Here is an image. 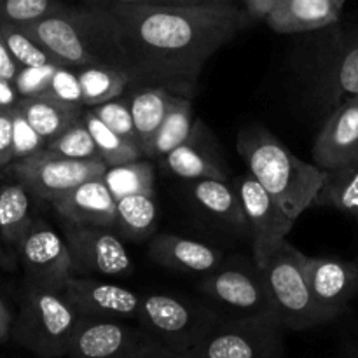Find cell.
<instances>
[{"mask_svg":"<svg viewBox=\"0 0 358 358\" xmlns=\"http://www.w3.org/2000/svg\"><path fill=\"white\" fill-rule=\"evenodd\" d=\"M283 325L275 317H222L191 350L196 358H282Z\"/></svg>","mask_w":358,"mask_h":358,"instance_id":"7","label":"cell"},{"mask_svg":"<svg viewBox=\"0 0 358 358\" xmlns=\"http://www.w3.org/2000/svg\"><path fill=\"white\" fill-rule=\"evenodd\" d=\"M101 180L112 192L115 201L131 194H154V166L149 161L135 159L107 166Z\"/></svg>","mask_w":358,"mask_h":358,"instance_id":"29","label":"cell"},{"mask_svg":"<svg viewBox=\"0 0 358 358\" xmlns=\"http://www.w3.org/2000/svg\"><path fill=\"white\" fill-rule=\"evenodd\" d=\"M16 107L48 142L58 136L70 124L79 121L86 110L83 105L63 103V101L45 96L21 98Z\"/></svg>","mask_w":358,"mask_h":358,"instance_id":"24","label":"cell"},{"mask_svg":"<svg viewBox=\"0 0 358 358\" xmlns=\"http://www.w3.org/2000/svg\"><path fill=\"white\" fill-rule=\"evenodd\" d=\"M315 164L331 170L358 161V96L334 108L313 145Z\"/></svg>","mask_w":358,"mask_h":358,"instance_id":"16","label":"cell"},{"mask_svg":"<svg viewBox=\"0 0 358 358\" xmlns=\"http://www.w3.org/2000/svg\"><path fill=\"white\" fill-rule=\"evenodd\" d=\"M63 7L58 0H0V23L24 27L58 13Z\"/></svg>","mask_w":358,"mask_h":358,"instance_id":"33","label":"cell"},{"mask_svg":"<svg viewBox=\"0 0 358 358\" xmlns=\"http://www.w3.org/2000/svg\"><path fill=\"white\" fill-rule=\"evenodd\" d=\"M315 205L332 206L348 213L358 224V161L327 170L324 187L318 192Z\"/></svg>","mask_w":358,"mask_h":358,"instance_id":"25","label":"cell"},{"mask_svg":"<svg viewBox=\"0 0 358 358\" xmlns=\"http://www.w3.org/2000/svg\"><path fill=\"white\" fill-rule=\"evenodd\" d=\"M14 108H0V168L9 166V164L14 161L13 157V110Z\"/></svg>","mask_w":358,"mask_h":358,"instance_id":"39","label":"cell"},{"mask_svg":"<svg viewBox=\"0 0 358 358\" xmlns=\"http://www.w3.org/2000/svg\"><path fill=\"white\" fill-rule=\"evenodd\" d=\"M44 96L63 101V103L83 105L84 107L83 87H80V80H79V76H77V70L69 65L58 66Z\"/></svg>","mask_w":358,"mask_h":358,"instance_id":"37","label":"cell"},{"mask_svg":"<svg viewBox=\"0 0 358 358\" xmlns=\"http://www.w3.org/2000/svg\"><path fill=\"white\" fill-rule=\"evenodd\" d=\"M173 91L163 86H149L135 91L129 98L133 122H135L136 138L143 156H149L150 145L157 129L163 124L171 101L175 98Z\"/></svg>","mask_w":358,"mask_h":358,"instance_id":"22","label":"cell"},{"mask_svg":"<svg viewBox=\"0 0 358 358\" xmlns=\"http://www.w3.org/2000/svg\"><path fill=\"white\" fill-rule=\"evenodd\" d=\"M220 313L206 304L170 294L142 296L136 322L173 352H191L215 325Z\"/></svg>","mask_w":358,"mask_h":358,"instance_id":"6","label":"cell"},{"mask_svg":"<svg viewBox=\"0 0 358 358\" xmlns=\"http://www.w3.org/2000/svg\"><path fill=\"white\" fill-rule=\"evenodd\" d=\"M17 262L24 280L49 289L63 290L73 276L72 257L65 236L52 229L44 219H35L17 248Z\"/></svg>","mask_w":358,"mask_h":358,"instance_id":"12","label":"cell"},{"mask_svg":"<svg viewBox=\"0 0 358 358\" xmlns=\"http://www.w3.org/2000/svg\"><path fill=\"white\" fill-rule=\"evenodd\" d=\"M303 259V252L283 240L264 266L257 268L268 287L280 324L283 329L292 331H304L327 324V318L311 296Z\"/></svg>","mask_w":358,"mask_h":358,"instance_id":"5","label":"cell"},{"mask_svg":"<svg viewBox=\"0 0 358 358\" xmlns=\"http://www.w3.org/2000/svg\"><path fill=\"white\" fill-rule=\"evenodd\" d=\"M80 320L83 315L63 290L24 280L10 343L38 358H63L69 355Z\"/></svg>","mask_w":358,"mask_h":358,"instance_id":"4","label":"cell"},{"mask_svg":"<svg viewBox=\"0 0 358 358\" xmlns=\"http://www.w3.org/2000/svg\"><path fill=\"white\" fill-rule=\"evenodd\" d=\"M194 129L192 122V103L184 94H175L163 124L157 129L150 145L149 157H164L171 150L189 140Z\"/></svg>","mask_w":358,"mask_h":358,"instance_id":"26","label":"cell"},{"mask_svg":"<svg viewBox=\"0 0 358 358\" xmlns=\"http://www.w3.org/2000/svg\"><path fill=\"white\" fill-rule=\"evenodd\" d=\"M66 299L83 317L136 320L142 296L94 276H72L63 287Z\"/></svg>","mask_w":358,"mask_h":358,"instance_id":"14","label":"cell"},{"mask_svg":"<svg viewBox=\"0 0 358 358\" xmlns=\"http://www.w3.org/2000/svg\"><path fill=\"white\" fill-rule=\"evenodd\" d=\"M157 203L154 194H131L117 199V224L129 240H145L156 231Z\"/></svg>","mask_w":358,"mask_h":358,"instance_id":"28","label":"cell"},{"mask_svg":"<svg viewBox=\"0 0 358 358\" xmlns=\"http://www.w3.org/2000/svg\"><path fill=\"white\" fill-rule=\"evenodd\" d=\"M90 7H100V9H114V7L128 6H175V3H185L182 0H84Z\"/></svg>","mask_w":358,"mask_h":358,"instance_id":"40","label":"cell"},{"mask_svg":"<svg viewBox=\"0 0 358 358\" xmlns=\"http://www.w3.org/2000/svg\"><path fill=\"white\" fill-rule=\"evenodd\" d=\"M185 3H201V2H208V0H182Z\"/></svg>","mask_w":358,"mask_h":358,"instance_id":"48","label":"cell"},{"mask_svg":"<svg viewBox=\"0 0 358 358\" xmlns=\"http://www.w3.org/2000/svg\"><path fill=\"white\" fill-rule=\"evenodd\" d=\"M76 70L83 87V103L87 108L119 98L133 83L128 72L110 66H77Z\"/></svg>","mask_w":358,"mask_h":358,"instance_id":"27","label":"cell"},{"mask_svg":"<svg viewBox=\"0 0 358 358\" xmlns=\"http://www.w3.org/2000/svg\"><path fill=\"white\" fill-rule=\"evenodd\" d=\"M234 187L243 203L247 226L252 234L254 266L262 268L275 248L292 231L296 220L283 212L276 199L250 173L240 175L234 180Z\"/></svg>","mask_w":358,"mask_h":358,"instance_id":"13","label":"cell"},{"mask_svg":"<svg viewBox=\"0 0 358 358\" xmlns=\"http://www.w3.org/2000/svg\"><path fill=\"white\" fill-rule=\"evenodd\" d=\"M83 117H84V122H86L87 129H90L91 136H93L94 143H96L100 159L103 161L107 166L128 163V161L140 159V157L143 156L142 149H140L135 142L122 138V136H119L117 133L112 131L108 126H105L103 122L93 114L91 108L86 107Z\"/></svg>","mask_w":358,"mask_h":358,"instance_id":"30","label":"cell"},{"mask_svg":"<svg viewBox=\"0 0 358 358\" xmlns=\"http://www.w3.org/2000/svg\"><path fill=\"white\" fill-rule=\"evenodd\" d=\"M143 358H196L194 355H191L189 352H173V350H168V348H161L157 352L150 353V355L143 357Z\"/></svg>","mask_w":358,"mask_h":358,"instance_id":"46","label":"cell"},{"mask_svg":"<svg viewBox=\"0 0 358 358\" xmlns=\"http://www.w3.org/2000/svg\"><path fill=\"white\" fill-rule=\"evenodd\" d=\"M236 149L248 173L276 199L292 220L315 205L324 187L327 170L306 163L290 152L262 126H247L240 131Z\"/></svg>","mask_w":358,"mask_h":358,"instance_id":"3","label":"cell"},{"mask_svg":"<svg viewBox=\"0 0 358 358\" xmlns=\"http://www.w3.org/2000/svg\"><path fill=\"white\" fill-rule=\"evenodd\" d=\"M30 196L31 192L16 180L0 187V240L16 259L17 248L35 220Z\"/></svg>","mask_w":358,"mask_h":358,"instance_id":"21","label":"cell"},{"mask_svg":"<svg viewBox=\"0 0 358 358\" xmlns=\"http://www.w3.org/2000/svg\"><path fill=\"white\" fill-rule=\"evenodd\" d=\"M336 6L339 7V9H343V6H345V0H334Z\"/></svg>","mask_w":358,"mask_h":358,"instance_id":"49","label":"cell"},{"mask_svg":"<svg viewBox=\"0 0 358 358\" xmlns=\"http://www.w3.org/2000/svg\"><path fill=\"white\" fill-rule=\"evenodd\" d=\"M191 196L212 217L231 227H248L243 203L234 184L220 178H201L191 182Z\"/></svg>","mask_w":358,"mask_h":358,"instance_id":"23","label":"cell"},{"mask_svg":"<svg viewBox=\"0 0 358 358\" xmlns=\"http://www.w3.org/2000/svg\"><path fill=\"white\" fill-rule=\"evenodd\" d=\"M63 222L83 226L114 227L117 224V201L101 177L90 178L51 201Z\"/></svg>","mask_w":358,"mask_h":358,"instance_id":"17","label":"cell"},{"mask_svg":"<svg viewBox=\"0 0 358 358\" xmlns=\"http://www.w3.org/2000/svg\"><path fill=\"white\" fill-rule=\"evenodd\" d=\"M166 348L142 325L129 320L83 317L69 358H143Z\"/></svg>","mask_w":358,"mask_h":358,"instance_id":"8","label":"cell"},{"mask_svg":"<svg viewBox=\"0 0 358 358\" xmlns=\"http://www.w3.org/2000/svg\"><path fill=\"white\" fill-rule=\"evenodd\" d=\"M304 273L315 303L327 322L338 318L358 292V266L338 257L304 255Z\"/></svg>","mask_w":358,"mask_h":358,"instance_id":"15","label":"cell"},{"mask_svg":"<svg viewBox=\"0 0 358 358\" xmlns=\"http://www.w3.org/2000/svg\"><path fill=\"white\" fill-rule=\"evenodd\" d=\"M9 173L37 198L51 203L76 185L103 175L107 164L101 159H70L58 154L42 152L13 161Z\"/></svg>","mask_w":358,"mask_h":358,"instance_id":"9","label":"cell"},{"mask_svg":"<svg viewBox=\"0 0 358 358\" xmlns=\"http://www.w3.org/2000/svg\"><path fill=\"white\" fill-rule=\"evenodd\" d=\"M150 257L159 266L191 275H210L222 266V254L212 245L177 234H157L150 243Z\"/></svg>","mask_w":358,"mask_h":358,"instance_id":"18","label":"cell"},{"mask_svg":"<svg viewBox=\"0 0 358 358\" xmlns=\"http://www.w3.org/2000/svg\"><path fill=\"white\" fill-rule=\"evenodd\" d=\"M62 65H42V66H21L14 77L13 84L21 98H41L48 91L56 69Z\"/></svg>","mask_w":358,"mask_h":358,"instance_id":"36","label":"cell"},{"mask_svg":"<svg viewBox=\"0 0 358 358\" xmlns=\"http://www.w3.org/2000/svg\"><path fill=\"white\" fill-rule=\"evenodd\" d=\"M21 96L14 87L13 80H7L0 77V108H14L20 103Z\"/></svg>","mask_w":358,"mask_h":358,"instance_id":"43","label":"cell"},{"mask_svg":"<svg viewBox=\"0 0 358 358\" xmlns=\"http://www.w3.org/2000/svg\"><path fill=\"white\" fill-rule=\"evenodd\" d=\"M44 150L63 157H70V159H100L96 143H94L93 136H91L86 122H84V117L63 129L58 136L49 140Z\"/></svg>","mask_w":358,"mask_h":358,"instance_id":"32","label":"cell"},{"mask_svg":"<svg viewBox=\"0 0 358 358\" xmlns=\"http://www.w3.org/2000/svg\"><path fill=\"white\" fill-rule=\"evenodd\" d=\"M73 276H121L133 268L131 257L110 227L63 222Z\"/></svg>","mask_w":358,"mask_h":358,"instance_id":"11","label":"cell"},{"mask_svg":"<svg viewBox=\"0 0 358 358\" xmlns=\"http://www.w3.org/2000/svg\"><path fill=\"white\" fill-rule=\"evenodd\" d=\"M20 28L59 62L73 69L110 66L129 73L121 30L110 10L100 7H63L44 20Z\"/></svg>","mask_w":358,"mask_h":358,"instance_id":"2","label":"cell"},{"mask_svg":"<svg viewBox=\"0 0 358 358\" xmlns=\"http://www.w3.org/2000/svg\"><path fill=\"white\" fill-rule=\"evenodd\" d=\"M17 70H20V65L10 56L9 48H7L6 41H3L2 28H0V77L7 80H14Z\"/></svg>","mask_w":358,"mask_h":358,"instance_id":"42","label":"cell"},{"mask_svg":"<svg viewBox=\"0 0 358 358\" xmlns=\"http://www.w3.org/2000/svg\"><path fill=\"white\" fill-rule=\"evenodd\" d=\"M203 124L196 122L192 135L185 140L182 145L171 150L170 154L163 157L164 166L178 178H184L187 182L201 180V178H220L227 180V175L224 171L222 164L217 161V157L210 152L208 147L203 143L201 136Z\"/></svg>","mask_w":358,"mask_h":358,"instance_id":"20","label":"cell"},{"mask_svg":"<svg viewBox=\"0 0 358 358\" xmlns=\"http://www.w3.org/2000/svg\"><path fill=\"white\" fill-rule=\"evenodd\" d=\"M201 292L215 303L222 317H276L268 287L261 271L243 268H222L210 273L199 283Z\"/></svg>","mask_w":358,"mask_h":358,"instance_id":"10","label":"cell"},{"mask_svg":"<svg viewBox=\"0 0 358 358\" xmlns=\"http://www.w3.org/2000/svg\"><path fill=\"white\" fill-rule=\"evenodd\" d=\"M2 28L3 41H6L7 48H9L10 56L14 58V62L21 66H42V65H65V63L59 62L55 55L48 51L45 48H42L41 44L34 41L23 28L16 27V24L9 23H0Z\"/></svg>","mask_w":358,"mask_h":358,"instance_id":"31","label":"cell"},{"mask_svg":"<svg viewBox=\"0 0 358 358\" xmlns=\"http://www.w3.org/2000/svg\"><path fill=\"white\" fill-rule=\"evenodd\" d=\"M14 317H16V313L10 310L9 303L3 297V294L0 292V346H6L10 343Z\"/></svg>","mask_w":358,"mask_h":358,"instance_id":"41","label":"cell"},{"mask_svg":"<svg viewBox=\"0 0 358 358\" xmlns=\"http://www.w3.org/2000/svg\"><path fill=\"white\" fill-rule=\"evenodd\" d=\"M0 358H38V357L34 355V353L27 352V350H23V353H14V352H9V350H3V346H0Z\"/></svg>","mask_w":358,"mask_h":358,"instance_id":"47","label":"cell"},{"mask_svg":"<svg viewBox=\"0 0 358 358\" xmlns=\"http://www.w3.org/2000/svg\"><path fill=\"white\" fill-rule=\"evenodd\" d=\"M0 266H2L3 269H7V271H13L17 266V259L3 247L2 240H0Z\"/></svg>","mask_w":358,"mask_h":358,"instance_id":"45","label":"cell"},{"mask_svg":"<svg viewBox=\"0 0 358 358\" xmlns=\"http://www.w3.org/2000/svg\"><path fill=\"white\" fill-rule=\"evenodd\" d=\"M48 145V140L27 121L20 108L13 110V157L14 161L35 156Z\"/></svg>","mask_w":358,"mask_h":358,"instance_id":"35","label":"cell"},{"mask_svg":"<svg viewBox=\"0 0 358 358\" xmlns=\"http://www.w3.org/2000/svg\"><path fill=\"white\" fill-rule=\"evenodd\" d=\"M334 83L341 101L358 96V38L343 52Z\"/></svg>","mask_w":358,"mask_h":358,"instance_id":"38","label":"cell"},{"mask_svg":"<svg viewBox=\"0 0 358 358\" xmlns=\"http://www.w3.org/2000/svg\"><path fill=\"white\" fill-rule=\"evenodd\" d=\"M282 0H245L247 14L250 17H266Z\"/></svg>","mask_w":358,"mask_h":358,"instance_id":"44","label":"cell"},{"mask_svg":"<svg viewBox=\"0 0 358 358\" xmlns=\"http://www.w3.org/2000/svg\"><path fill=\"white\" fill-rule=\"evenodd\" d=\"M339 14L334 0H282L266 21L278 34H299L338 23Z\"/></svg>","mask_w":358,"mask_h":358,"instance_id":"19","label":"cell"},{"mask_svg":"<svg viewBox=\"0 0 358 358\" xmlns=\"http://www.w3.org/2000/svg\"><path fill=\"white\" fill-rule=\"evenodd\" d=\"M90 108L105 126H108V128L112 129V131L117 133L122 138L131 140V142H135L136 145H138V138H136L135 122H133L129 101L121 100V98H114V100H108L105 101V103L94 105V107Z\"/></svg>","mask_w":358,"mask_h":358,"instance_id":"34","label":"cell"},{"mask_svg":"<svg viewBox=\"0 0 358 358\" xmlns=\"http://www.w3.org/2000/svg\"><path fill=\"white\" fill-rule=\"evenodd\" d=\"M107 10L119 23L133 83L163 86L184 96L194 91L206 62L248 21L233 0Z\"/></svg>","mask_w":358,"mask_h":358,"instance_id":"1","label":"cell"}]
</instances>
